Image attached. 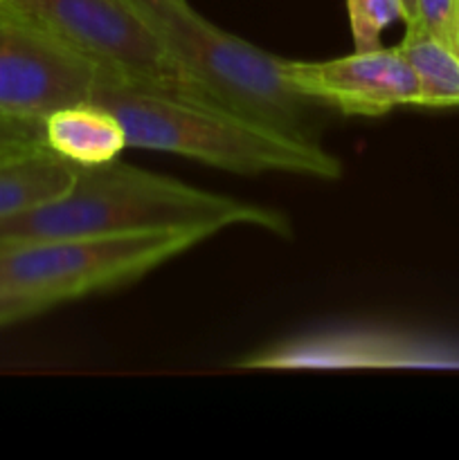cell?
I'll list each match as a JSON object with an SVG mask.
<instances>
[{"label":"cell","instance_id":"cell-7","mask_svg":"<svg viewBox=\"0 0 459 460\" xmlns=\"http://www.w3.org/2000/svg\"><path fill=\"white\" fill-rule=\"evenodd\" d=\"M292 88L318 106L351 117H381L399 106H418V84L396 48L354 49L327 61H284Z\"/></svg>","mask_w":459,"mask_h":460},{"label":"cell","instance_id":"cell-16","mask_svg":"<svg viewBox=\"0 0 459 460\" xmlns=\"http://www.w3.org/2000/svg\"><path fill=\"white\" fill-rule=\"evenodd\" d=\"M454 49L459 54V16H457V30H454Z\"/></svg>","mask_w":459,"mask_h":460},{"label":"cell","instance_id":"cell-5","mask_svg":"<svg viewBox=\"0 0 459 460\" xmlns=\"http://www.w3.org/2000/svg\"><path fill=\"white\" fill-rule=\"evenodd\" d=\"M3 4L104 75L216 106L196 76L171 57L133 0H3Z\"/></svg>","mask_w":459,"mask_h":460},{"label":"cell","instance_id":"cell-14","mask_svg":"<svg viewBox=\"0 0 459 460\" xmlns=\"http://www.w3.org/2000/svg\"><path fill=\"white\" fill-rule=\"evenodd\" d=\"M45 310H50L48 305L39 304V301L34 299L9 295V292H0V326L21 322V319L36 317V314L45 313Z\"/></svg>","mask_w":459,"mask_h":460},{"label":"cell","instance_id":"cell-11","mask_svg":"<svg viewBox=\"0 0 459 460\" xmlns=\"http://www.w3.org/2000/svg\"><path fill=\"white\" fill-rule=\"evenodd\" d=\"M351 39L356 49H374L392 22L405 21L403 0H346Z\"/></svg>","mask_w":459,"mask_h":460},{"label":"cell","instance_id":"cell-9","mask_svg":"<svg viewBox=\"0 0 459 460\" xmlns=\"http://www.w3.org/2000/svg\"><path fill=\"white\" fill-rule=\"evenodd\" d=\"M76 178V164L48 144L0 155V220L61 196Z\"/></svg>","mask_w":459,"mask_h":460},{"label":"cell","instance_id":"cell-1","mask_svg":"<svg viewBox=\"0 0 459 460\" xmlns=\"http://www.w3.org/2000/svg\"><path fill=\"white\" fill-rule=\"evenodd\" d=\"M234 225H250L279 236L291 234V223L279 211L115 160L99 166L76 164V178L68 191L0 220V243L108 236L142 229L216 234Z\"/></svg>","mask_w":459,"mask_h":460},{"label":"cell","instance_id":"cell-3","mask_svg":"<svg viewBox=\"0 0 459 460\" xmlns=\"http://www.w3.org/2000/svg\"><path fill=\"white\" fill-rule=\"evenodd\" d=\"M133 4L216 106L291 137L318 142L320 106L288 84L286 58L220 30L187 0H133Z\"/></svg>","mask_w":459,"mask_h":460},{"label":"cell","instance_id":"cell-6","mask_svg":"<svg viewBox=\"0 0 459 460\" xmlns=\"http://www.w3.org/2000/svg\"><path fill=\"white\" fill-rule=\"evenodd\" d=\"M99 70L0 4V117L45 121L90 102Z\"/></svg>","mask_w":459,"mask_h":460},{"label":"cell","instance_id":"cell-2","mask_svg":"<svg viewBox=\"0 0 459 460\" xmlns=\"http://www.w3.org/2000/svg\"><path fill=\"white\" fill-rule=\"evenodd\" d=\"M90 102L124 126L129 148L174 153L241 175L288 173L338 180L342 162L320 142L297 139L241 115L126 84L99 72Z\"/></svg>","mask_w":459,"mask_h":460},{"label":"cell","instance_id":"cell-12","mask_svg":"<svg viewBox=\"0 0 459 460\" xmlns=\"http://www.w3.org/2000/svg\"><path fill=\"white\" fill-rule=\"evenodd\" d=\"M459 0H417L414 21L408 25L421 27L428 34L446 40L454 48V30H457Z\"/></svg>","mask_w":459,"mask_h":460},{"label":"cell","instance_id":"cell-4","mask_svg":"<svg viewBox=\"0 0 459 460\" xmlns=\"http://www.w3.org/2000/svg\"><path fill=\"white\" fill-rule=\"evenodd\" d=\"M210 236L202 229H142L0 243V292L52 308L135 281Z\"/></svg>","mask_w":459,"mask_h":460},{"label":"cell","instance_id":"cell-8","mask_svg":"<svg viewBox=\"0 0 459 460\" xmlns=\"http://www.w3.org/2000/svg\"><path fill=\"white\" fill-rule=\"evenodd\" d=\"M43 139L50 151L79 166L108 164L129 148L120 119L93 102L52 112L43 121Z\"/></svg>","mask_w":459,"mask_h":460},{"label":"cell","instance_id":"cell-15","mask_svg":"<svg viewBox=\"0 0 459 460\" xmlns=\"http://www.w3.org/2000/svg\"><path fill=\"white\" fill-rule=\"evenodd\" d=\"M403 7H405V25L414 21V12H417V0H403Z\"/></svg>","mask_w":459,"mask_h":460},{"label":"cell","instance_id":"cell-13","mask_svg":"<svg viewBox=\"0 0 459 460\" xmlns=\"http://www.w3.org/2000/svg\"><path fill=\"white\" fill-rule=\"evenodd\" d=\"M43 142V121L0 117V155Z\"/></svg>","mask_w":459,"mask_h":460},{"label":"cell","instance_id":"cell-17","mask_svg":"<svg viewBox=\"0 0 459 460\" xmlns=\"http://www.w3.org/2000/svg\"><path fill=\"white\" fill-rule=\"evenodd\" d=\"M0 4H3V0H0Z\"/></svg>","mask_w":459,"mask_h":460},{"label":"cell","instance_id":"cell-10","mask_svg":"<svg viewBox=\"0 0 459 460\" xmlns=\"http://www.w3.org/2000/svg\"><path fill=\"white\" fill-rule=\"evenodd\" d=\"M399 49L408 58L418 84V106H459V54L426 30L405 25Z\"/></svg>","mask_w":459,"mask_h":460}]
</instances>
